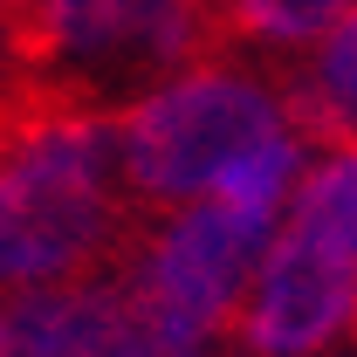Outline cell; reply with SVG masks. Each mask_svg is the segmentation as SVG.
<instances>
[{
    "instance_id": "cell-1",
    "label": "cell",
    "mask_w": 357,
    "mask_h": 357,
    "mask_svg": "<svg viewBox=\"0 0 357 357\" xmlns=\"http://www.w3.org/2000/svg\"><path fill=\"white\" fill-rule=\"evenodd\" d=\"M220 48L213 0H28L0 14V55L62 117H124Z\"/></svg>"
},
{
    "instance_id": "cell-2",
    "label": "cell",
    "mask_w": 357,
    "mask_h": 357,
    "mask_svg": "<svg viewBox=\"0 0 357 357\" xmlns=\"http://www.w3.org/2000/svg\"><path fill=\"white\" fill-rule=\"evenodd\" d=\"M137 234L144 213L117 178V117H55L0 158V289L110 275Z\"/></svg>"
},
{
    "instance_id": "cell-3",
    "label": "cell",
    "mask_w": 357,
    "mask_h": 357,
    "mask_svg": "<svg viewBox=\"0 0 357 357\" xmlns=\"http://www.w3.org/2000/svg\"><path fill=\"white\" fill-rule=\"evenodd\" d=\"M282 124L275 83L234 69V62H199L172 83L144 89L131 110L117 117V178L137 213H172L185 199H206L213 178L268 144Z\"/></svg>"
},
{
    "instance_id": "cell-4",
    "label": "cell",
    "mask_w": 357,
    "mask_h": 357,
    "mask_svg": "<svg viewBox=\"0 0 357 357\" xmlns=\"http://www.w3.org/2000/svg\"><path fill=\"white\" fill-rule=\"evenodd\" d=\"M268 234H275V213H255V206H234V199L206 192V199L172 206L165 227H144L124 268L172 323H185L206 344V337L234 330Z\"/></svg>"
},
{
    "instance_id": "cell-5",
    "label": "cell",
    "mask_w": 357,
    "mask_h": 357,
    "mask_svg": "<svg viewBox=\"0 0 357 357\" xmlns=\"http://www.w3.org/2000/svg\"><path fill=\"white\" fill-rule=\"evenodd\" d=\"M357 323V255H344L323 227L289 220L268 234L261 261L248 275V296L227 337L255 357H316Z\"/></svg>"
},
{
    "instance_id": "cell-6",
    "label": "cell",
    "mask_w": 357,
    "mask_h": 357,
    "mask_svg": "<svg viewBox=\"0 0 357 357\" xmlns=\"http://www.w3.org/2000/svg\"><path fill=\"white\" fill-rule=\"evenodd\" d=\"M124 303V268L83 275V282H48V289H14L0 310L7 351L14 357H103Z\"/></svg>"
},
{
    "instance_id": "cell-7",
    "label": "cell",
    "mask_w": 357,
    "mask_h": 357,
    "mask_svg": "<svg viewBox=\"0 0 357 357\" xmlns=\"http://www.w3.org/2000/svg\"><path fill=\"white\" fill-rule=\"evenodd\" d=\"M275 96H282V124L303 144H323V151L357 144V14H344L310 55V69L282 76Z\"/></svg>"
},
{
    "instance_id": "cell-8",
    "label": "cell",
    "mask_w": 357,
    "mask_h": 357,
    "mask_svg": "<svg viewBox=\"0 0 357 357\" xmlns=\"http://www.w3.org/2000/svg\"><path fill=\"white\" fill-rule=\"evenodd\" d=\"M227 42H268V48H303L323 42L357 0H213Z\"/></svg>"
},
{
    "instance_id": "cell-9",
    "label": "cell",
    "mask_w": 357,
    "mask_h": 357,
    "mask_svg": "<svg viewBox=\"0 0 357 357\" xmlns=\"http://www.w3.org/2000/svg\"><path fill=\"white\" fill-rule=\"evenodd\" d=\"M303 137L296 131H275L268 144H255L248 158H234L220 178H213V199H234V206H255V213H275L289 192H296V178H303Z\"/></svg>"
},
{
    "instance_id": "cell-10",
    "label": "cell",
    "mask_w": 357,
    "mask_h": 357,
    "mask_svg": "<svg viewBox=\"0 0 357 357\" xmlns=\"http://www.w3.org/2000/svg\"><path fill=\"white\" fill-rule=\"evenodd\" d=\"M289 199H296V220L323 227L344 255H357V144L330 151L316 172H303Z\"/></svg>"
},
{
    "instance_id": "cell-11",
    "label": "cell",
    "mask_w": 357,
    "mask_h": 357,
    "mask_svg": "<svg viewBox=\"0 0 357 357\" xmlns=\"http://www.w3.org/2000/svg\"><path fill=\"white\" fill-rule=\"evenodd\" d=\"M0 357H14V351H7V323H0Z\"/></svg>"
},
{
    "instance_id": "cell-12",
    "label": "cell",
    "mask_w": 357,
    "mask_h": 357,
    "mask_svg": "<svg viewBox=\"0 0 357 357\" xmlns=\"http://www.w3.org/2000/svg\"><path fill=\"white\" fill-rule=\"evenodd\" d=\"M7 7H28V0H0V14H7Z\"/></svg>"
},
{
    "instance_id": "cell-13",
    "label": "cell",
    "mask_w": 357,
    "mask_h": 357,
    "mask_svg": "<svg viewBox=\"0 0 357 357\" xmlns=\"http://www.w3.org/2000/svg\"><path fill=\"white\" fill-rule=\"evenodd\" d=\"M351 337H357V323H351Z\"/></svg>"
}]
</instances>
